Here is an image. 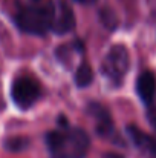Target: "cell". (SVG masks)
<instances>
[{
	"label": "cell",
	"instance_id": "cell-1",
	"mask_svg": "<svg viewBox=\"0 0 156 158\" xmlns=\"http://www.w3.org/2000/svg\"><path fill=\"white\" fill-rule=\"evenodd\" d=\"M46 146L51 158H86L90 140L81 127L64 124L46 135Z\"/></svg>",
	"mask_w": 156,
	"mask_h": 158
},
{
	"label": "cell",
	"instance_id": "cell-2",
	"mask_svg": "<svg viewBox=\"0 0 156 158\" xmlns=\"http://www.w3.org/2000/svg\"><path fill=\"white\" fill-rule=\"evenodd\" d=\"M55 14V2L45 5H23L15 12V25L28 34L45 35L52 29Z\"/></svg>",
	"mask_w": 156,
	"mask_h": 158
},
{
	"label": "cell",
	"instance_id": "cell-3",
	"mask_svg": "<svg viewBox=\"0 0 156 158\" xmlns=\"http://www.w3.org/2000/svg\"><path fill=\"white\" fill-rule=\"evenodd\" d=\"M129 68H130V55L124 45H113L101 63V71L104 77L115 86H119L122 83L126 74L129 72Z\"/></svg>",
	"mask_w": 156,
	"mask_h": 158
},
{
	"label": "cell",
	"instance_id": "cell-4",
	"mask_svg": "<svg viewBox=\"0 0 156 158\" xmlns=\"http://www.w3.org/2000/svg\"><path fill=\"white\" fill-rule=\"evenodd\" d=\"M42 94L40 83L31 75H20L12 81L11 97L20 109H28L34 105Z\"/></svg>",
	"mask_w": 156,
	"mask_h": 158
},
{
	"label": "cell",
	"instance_id": "cell-5",
	"mask_svg": "<svg viewBox=\"0 0 156 158\" xmlns=\"http://www.w3.org/2000/svg\"><path fill=\"white\" fill-rule=\"evenodd\" d=\"M74 28H75V14L72 8L63 0H55V14L51 31L57 35H63L70 32Z\"/></svg>",
	"mask_w": 156,
	"mask_h": 158
},
{
	"label": "cell",
	"instance_id": "cell-6",
	"mask_svg": "<svg viewBox=\"0 0 156 158\" xmlns=\"http://www.w3.org/2000/svg\"><path fill=\"white\" fill-rule=\"evenodd\" d=\"M87 112L95 123L97 134L103 138H113L115 126H113V120L110 117V112L100 103H90L87 107Z\"/></svg>",
	"mask_w": 156,
	"mask_h": 158
},
{
	"label": "cell",
	"instance_id": "cell-7",
	"mask_svg": "<svg viewBox=\"0 0 156 158\" xmlns=\"http://www.w3.org/2000/svg\"><path fill=\"white\" fill-rule=\"evenodd\" d=\"M127 134H129V137L132 138L133 144H135L139 151H142V152L147 154L149 157L156 158V138L155 137L146 134L144 131H141L139 127L132 126V124L127 126Z\"/></svg>",
	"mask_w": 156,
	"mask_h": 158
},
{
	"label": "cell",
	"instance_id": "cell-8",
	"mask_svg": "<svg viewBox=\"0 0 156 158\" xmlns=\"http://www.w3.org/2000/svg\"><path fill=\"white\" fill-rule=\"evenodd\" d=\"M136 92L146 105H152L156 94V77L152 71H144L136 80Z\"/></svg>",
	"mask_w": 156,
	"mask_h": 158
},
{
	"label": "cell",
	"instance_id": "cell-9",
	"mask_svg": "<svg viewBox=\"0 0 156 158\" xmlns=\"http://www.w3.org/2000/svg\"><path fill=\"white\" fill-rule=\"evenodd\" d=\"M94 80V71L87 61H81L75 71V83L78 88H86Z\"/></svg>",
	"mask_w": 156,
	"mask_h": 158
},
{
	"label": "cell",
	"instance_id": "cell-10",
	"mask_svg": "<svg viewBox=\"0 0 156 158\" xmlns=\"http://www.w3.org/2000/svg\"><path fill=\"white\" fill-rule=\"evenodd\" d=\"M6 149L8 151H12V152H20L23 151L26 146H28V138H23V137H12L9 140H6Z\"/></svg>",
	"mask_w": 156,
	"mask_h": 158
},
{
	"label": "cell",
	"instance_id": "cell-11",
	"mask_svg": "<svg viewBox=\"0 0 156 158\" xmlns=\"http://www.w3.org/2000/svg\"><path fill=\"white\" fill-rule=\"evenodd\" d=\"M103 158H124L122 155H119V154H115V152H107V154H104Z\"/></svg>",
	"mask_w": 156,
	"mask_h": 158
},
{
	"label": "cell",
	"instance_id": "cell-12",
	"mask_svg": "<svg viewBox=\"0 0 156 158\" xmlns=\"http://www.w3.org/2000/svg\"><path fill=\"white\" fill-rule=\"evenodd\" d=\"M75 2H78V3H83V5H90V3H94L95 0H75Z\"/></svg>",
	"mask_w": 156,
	"mask_h": 158
},
{
	"label": "cell",
	"instance_id": "cell-13",
	"mask_svg": "<svg viewBox=\"0 0 156 158\" xmlns=\"http://www.w3.org/2000/svg\"><path fill=\"white\" fill-rule=\"evenodd\" d=\"M34 2H38V0H34Z\"/></svg>",
	"mask_w": 156,
	"mask_h": 158
}]
</instances>
